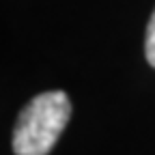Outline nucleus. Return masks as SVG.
<instances>
[{
  "instance_id": "2",
  "label": "nucleus",
  "mask_w": 155,
  "mask_h": 155,
  "mask_svg": "<svg viewBox=\"0 0 155 155\" xmlns=\"http://www.w3.org/2000/svg\"><path fill=\"white\" fill-rule=\"evenodd\" d=\"M144 56L151 67H155V11L149 19L147 26V37H144Z\"/></svg>"
},
{
  "instance_id": "1",
  "label": "nucleus",
  "mask_w": 155,
  "mask_h": 155,
  "mask_svg": "<svg viewBox=\"0 0 155 155\" xmlns=\"http://www.w3.org/2000/svg\"><path fill=\"white\" fill-rule=\"evenodd\" d=\"M71 116V101L63 91H48L30 99L13 127L15 155H48Z\"/></svg>"
}]
</instances>
